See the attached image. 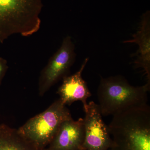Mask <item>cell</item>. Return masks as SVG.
<instances>
[{"label": "cell", "instance_id": "1", "mask_svg": "<svg viewBox=\"0 0 150 150\" xmlns=\"http://www.w3.org/2000/svg\"><path fill=\"white\" fill-rule=\"evenodd\" d=\"M109 150H150V108H134L113 115Z\"/></svg>", "mask_w": 150, "mask_h": 150}, {"label": "cell", "instance_id": "2", "mask_svg": "<svg viewBox=\"0 0 150 150\" xmlns=\"http://www.w3.org/2000/svg\"><path fill=\"white\" fill-rule=\"evenodd\" d=\"M150 83L131 85L122 76L101 78L97 90L98 106L102 116L147 105Z\"/></svg>", "mask_w": 150, "mask_h": 150}, {"label": "cell", "instance_id": "3", "mask_svg": "<svg viewBox=\"0 0 150 150\" xmlns=\"http://www.w3.org/2000/svg\"><path fill=\"white\" fill-rule=\"evenodd\" d=\"M42 0H0V42L14 35L31 36L40 29Z\"/></svg>", "mask_w": 150, "mask_h": 150}, {"label": "cell", "instance_id": "4", "mask_svg": "<svg viewBox=\"0 0 150 150\" xmlns=\"http://www.w3.org/2000/svg\"><path fill=\"white\" fill-rule=\"evenodd\" d=\"M72 118L69 110L59 98L18 129L38 150H44L54 139L62 123Z\"/></svg>", "mask_w": 150, "mask_h": 150}, {"label": "cell", "instance_id": "5", "mask_svg": "<svg viewBox=\"0 0 150 150\" xmlns=\"http://www.w3.org/2000/svg\"><path fill=\"white\" fill-rule=\"evenodd\" d=\"M76 57L74 44L67 36L41 71L38 82L39 95L43 96L56 82L67 76Z\"/></svg>", "mask_w": 150, "mask_h": 150}, {"label": "cell", "instance_id": "6", "mask_svg": "<svg viewBox=\"0 0 150 150\" xmlns=\"http://www.w3.org/2000/svg\"><path fill=\"white\" fill-rule=\"evenodd\" d=\"M84 139L81 150H109L112 140L98 105L93 101L84 108Z\"/></svg>", "mask_w": 150, "mask_h": 150}, {"label": "cell", "instance_id": "7", "mask_svg": "<svg viewBox=\"0 0 150 150\" xmlns=\"http://www.w3.org/2000/svg\"><path fill=\"white\" fill-rule=\"evenodd\" d=\"M83 118L66 120L44 150H81L84 139Z\"/></svg>", "mask_w": 150, "mask_h": 150}, {"label": "cell", "instance_id": "8", "mask_svg": "<svg viewBox=\"0 0 150 150\" xmlns=\"http://www.w3.org/2000/svg\"><path fill=\"white\" fill-rule=\"evenodd\" d=\"M88 60V58L85 59L80 69L74 74L63 78L57 93L60 96L59 99L65 105H70L77 101L82 103L83 108L87 105V100L91 96V93L82 74Z\"/></svg>", "mask_w": 150, "mask_h": 150}, {"label": "cell", "instance_id": "9", "mask_svg": "<svg viewBox=\"0 0 150 150\" xmlns=\"http://www.w3.org/2000/svg\"><path fill=\"white\" fill-rule=\"evenodd\" d=\"M132 40L124 41L126 43H136L139 48L135 56V67L142 68L144 71L150 83V19L149 12L144 14L137 32L133 35Z\"/></svg>", "mask_w": 150, "mask_h": 150}, {"label": "cell", "instance_id": "10", "mask_svg": "<svg viewBox=\"0 0 150 150\" xmlns=\"http://www.w3.org/2000/svg\"><path fill=\"white\" fill-rule=\"evenodd\" d=\"M0 150H39L19 131L0 124Z\"/></svg>", "mask_w": 150, "mask_h": 150}, {"label": "cell", "instance_id": "11", "mask_svg": "<svg viewBox=\"0 0 150 150\" xmlns=\"http://www.w3.org/2000/svg\"><path fill=\"white\" fill-rule=\"evenodd\" d=\"M8 69V66L6 60L2 57H0V84L1 83Z\"/></svg>", "mask_w": 150, "mask_h": 150}]
</instances>
